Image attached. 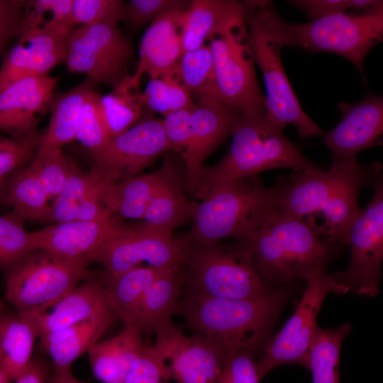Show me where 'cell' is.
<instances>
[{
    "label": "cell",
    "mask_w": 383,
    "mask_h": 383,
    "mask_svg": "<svg viewBox=\"0 0 383 383\" xmlns=\"http://www.w3.org/2000/svg\"><path fill=\"white\" fill-rule=\"evenodd\" d=\"M252 350L238 348L227 357V367L231 383H260Z\"/></svg>",
    "instance_id": "cell-49"
},
{
    "label": "cell",
    "mask_w": 383,
    "mask_h": 383,
    "mask_svg": "<svg viewBox=\"0 0 383 383\" xmlns=\"http://www.w3.org/2000/svg\"><path fill=\"white\" fill-rule=\"evenodd\" d=\"M4 304L0 301V321L3 316Z\"/></svg>",
    "instance_id": "cell-54"
},
{
    "label": "cell",
    "mask_w": 383,
    "mask_h": 383,
    "mask_svg": "<svg viewBox=\"0 0 383 383\" xmlns=\"http://www.w3.org/2000/svg\"><path fill=\"white\" fill-rule=\"evenodd\" d=\"M350 331L349 323L333 329L318 327L309 355L312 383H340V349Z\"/></svg>",
    "instance_id": "cell-35"
},
{
    "label": "cell",
    "mask_w": 383,
    "mask_h": 383,
    "mask_svg": "<svg viewBox=\"0 0 383 383\" xmlns=\"http://www.w3.org/2000/svg\"><path fill=\"white\" fill-rule=\"evenodd\" d=\"M23 0H0V55L18 37L24 17Z\"/></svg>",
    "instance_id": "cell-48"
},
{
    "label": "cell",
    "mask_w": 383,
    "mask_h": 383,
    "mask_svg": "<svg viewBox=\"0 0 383 383\" xmlns=\"http://www.w3.org/2000/svg\"><path fill=\"white\" fill-rule=\"evenodd\" d=\"M174 72L195 103L206 99L217 100L213 56L209 45L182 53Z\"/></svg>",
    "instance_id": "cell-36"
},
{
    "label": "cell",
    "mask_w": 383,
    "mask_h": 383,
    "mask_svg": "<svg viewBox=\"0 0 383 383\" xmlns=\"http://www.w3.org/2000/svg\"><path fill=\"white\" fill-rule=\"evenodd\" d=\"M104 182L93 169L82 170L75 164L59 194L50 205L48 223H59L74 221L77 204L88 196L102 189Z\"/></svg>",
    "instance_id": "cell-37"
},
{
    "label": "cell",
    "mask_w": 383,
    "mask_h": 383,
    "mask_svg": "<svg viewBox=\"0 0 383 383\" xmlns=\"http://www.w3.org/2000/svg\"><path fill=\"white\" fill-rule=\"evenodd\" d=\"M48 371L45 365L33 360L28 369L15 382L16 383H45Z\"/></svg>",
    "instance_id": "cell-50"
},
{
    "label": "cell",
    "mask_w": 383,
    "mask_h": 383,
    "mask_svg": "<svg viewBox=\"0 0 383 383\" xmlns=\"http://www.w3.org/2000/svg\"><path fill=\"white\" fill-rule=\"evenodd\" d=\"M99 96L95 91L86 99L75 138L88 150L93 160L106 150L111 140L102 116Z\"/></svg>",
    "instance_id": "cell-40"
},
{
    "label": "cell",
    "mask_w": 383,
    "mask_h": 383,
    "mask_svg": "<svg viewBox=\"0 0 383 383\" xmlns=\"http://www.w3.org/2000/svg\"><path fill=\"white\" fill-rule=\"evenodd\" d=\"M182 267L160 269L146 289L134 323L143 334L155 333L177 312L183 284Z\"/></svg>",
    "instance_id": "cell-26"
},
{
    "label": "cell",
    "mask_w": 383,
    "mask_h": 383,
    "mask_svg": "<svg viewBox=\"0 0 383 383\" xmlns=\"http://www.w3.org/2000/svg\"><path fill=\"white\" fill-rule=\"evenodd\" d=\"M127 3L121 0H74L73 26L109 25L118 27L125 21Z\"/></svg>",
    "instance_id": "cell-42"
},
{
    "label": "cell",
    "mask_w": 383,
    "mask_h": 383,
    "mask_svg": "<svg viewBox=\"0 0 383 383\" xmlns=\"http://www.w3.org/2000/svg\"><path fill=\"white\" fill-rule=\"evenodd\" d=\"M160 269L140 265L113 277L103 279L107 305L125 327H134L145 292Z\"/></svg>",
    "instance_id": "cell-33"
},
{
    "label": "cell",
    "mask_w": 383,
    "mask_h": 383,
    "mask_svg": "<svg viewBox=\"0 0 383 383\" xmlns=\"http://www.w3.org/2000/svg\"><path fill=\"white\" fill-rule=\"evenodd\" d=\"M144 108L166 116L174 111L192 109L195 102L174 72L162 77L150 79L141 93Z\"/></svg>",
    "instance_id": "cell-38"
},
{
    "label": "cell",
    "mask_w": 383,
    "mask_h": 383,
    "mask_svg": "<svg viewBox=\"0 0 383 383\" xmlns=\"http://www.w3.org/2000/svg\"><path fill=\"white\" fill-rule=\"evenodd\" d=\"M242 13L238 1H190L182 28V53L204 45L213 33Z\"/></svg>",
    "instance_id": "cell-29"
},
{
    "label": "cell",
    "mask_w": 383,
    "mask_h": 383,
    "mask_svg": "<svg viewBox=\"0 0 383 383\" xmlns=\"http://www.w3.org/2000/svg\"><path fill=\"white\" fill-rule=\"evenodd\" d=\"M73 26H21L18 42L4 57L0 67V92L14 82L48 74L65 63Z\"/></svg>",
    "instance_id": "cell-17"
},
{
    "label": "cell",
    "mask_w": 383,
    "mask_h": 383,
    "mask_svg": "<svg viewBox=\"0 0 383 383\" xmlns=\"http://www.w3.org/2000/svg\"><path fill=\"white\" fill-rule=\"evenodd\" d=\"M30 164L50 199H54L76 163L65 154L62 148L47 149L39 147Z\"/></svg>",
    "instance_id": "cell-41"
},
{
    "label": "cell",
    "mask_w": 383,
    "mask_h": 383,
    "mask_svg": "<svg viewBox=\"0 0 383 383\" xmlns=\"http://www.w3.org/2000/svg\"><path fill=\"white\" fill-rule=\"evenodd\" d=\"M106 307L104 279L91 276L48 309L22 312L40 338L84 321Z\"/></svg>",
    "instance_id": "cell-23"
},
{
    "label": "cell",
    "mask_w": 383,
    "mask_h": 383,
    "mask_svg": "<svg viewBox=\"0 0 383 383\" xmlns=\"http://www.w3.org/2000/svg\"><path fill=\"white\" fill-rule=\"evenodd\" d=\"M322 235L311 222L276 210L250 235L238 241L266 281L285 284L325 267L335 243Z\"/></svg>",
    "instance_id": "cell-3"
},
{
    "label": "cell",
    "mask_w": 383,
    "mask_h": 383,
    "mask_svg": "<svg viewBox=\"0 0 383 383\" xmlns=\"http://www.w3.org/2000/svg\"><path fill=\"white\" fill-rule=\"evenodd\" d=\"M240 111L218 101L206 99L195 103L191 120V137L180 157L184 164V189L200 197V177L209 155L233 134Z\"/></svg>",
    "instance_id": "cell-18"
},
{
    "label": "cell",
    "mask_w": 383,
    "mask_h": 383,
    "mask_svg": "<svg viewBox=\"0 0 383 383\" xmlns=\"http://www.w3.org/2000/svg\"><path fill=\"white\" fill-rule=\"evenodd\" d=\"M165 151H169L163 121L144 108L129 129L112 138L106 150L94 161L102 180L113 184L138 174Z\"/></svg>",
    "instance_id": "cell-14"
},
{
    "label": "cell",
    "mask_w": 383,
    "mask_h": 383,
    "mask_svg": "<svg viewBox=\"0 0 383 383\" xmlns=\"http://www.w3.org/2000/svg\"><path fill=\"white\" fill-rule=\"evenodd\" d=\"M303 279L306 281V288L294 313L255 362L260 380L282 365L309 367L310 348L318 328V313L326 296L330 292L338 294V287L333 274L326 273L322 267L309 271Z\"/></svg>",
    "instance_id": "cell-11"
},
{
    "label": "cell",
    "mask_w": 383,
    "mask_h": 383,
    "mask_svg": "<svg viewBox=\"0 0 383 383\" xmlns=\"http://www.w3.org/2000/svg\"><path fill=\"white\" fill-rule=\"evenodd\" d=\"M182 245L183 284L187 283L191 294L216 298L252 299L275 290L257 272L239 242L231 246L218 243Z\"/></svg>",
    "instance_id": "cell-7"
},
{
    "label": "cell",
    "mask_w": 383,
    "mask_h": 383,
    "mask_svg": "<svg viewBox=\"0 0 383 383\" xmlns=\"http://www.w3.org/2000/svg\"><path fill=\"white\" fill-rule=\"evenodd\" d=\"M57 78L48 74L23 78L0 92V131L18 140L41 137L40 119L50 111Z\"/></svg>",
    "instance_id": "cell-19"
},
{
    "label": "cell",
    "mask_w": 383,
    "mask_h": 383,
    "mask_svg": "<svg viewBox=\"0 0 383 383\" xmlns=\"http://www.w3.org/2000/svg\"><path fill=\"white\" fill-rule=\"evenodd\" d=\"M372 199L354 221L346 243L350 260L345 271L333 274L338 294L353 292L374 296L379 292L383 260V180L382 171L372 185Z\"/></svg>",
    "instance_id": "cell-12"
},
{
    "label": "cell",
    "mask_w": 383,
    "mask_h": 383,
    "mask_svg": "<svg viewBox=\"0 0 383 383\" xmlns=\"http://www.w3.org/2000/svg\"><path fill=\"white\" fill-rule=\"evenodd\" d=\"M342 118L331 131L323 133L333 163L355 161L362 150L379 144L383 132V99L368 94L356 104H338Z\"/></svg>",
    "instance_id": "cell-21"
},
{
    "label": "cell",
    "mask_w": 383,
    "mask_h": 383,
    "mask_svg": "<svg viewBox=\"0 0 383 383\" xmlns=\"http://www.w3.org/2000/svg\"><path fill=\"white\" fill-rule=\"evenodd\" d=\"M155 334L152 346L177 383H215L222 374L230 353L204 335L187 336L172 321Z\"/></svg>",
    "instance_id": "cell-16"
},
{
    "label": "cell",
    "mask_w": 383,
    "mask_h": 383,
    "mask_svg": "<svg viewBox=\"0 0 383 383\" xmlns=\"http://www.w3.org/2000/svg\"><path fill=\"white\" fill-rule=\"evenodd\" d=\"M215 383H231L228 372L226 365L222 374Z\"/></svg>",
    "instance_id": "cell-52"
},
{
    "label": "cell",
    "mask_w": 383,
    "mask_h": 383,
    "mask_svg": "<svg viewBox=\"0 0 383 383\" xmlns=\"http://www.w3.org/2000/svg\"><path fill=\"white\" fill-rule=\"evenodd\" d=\"M50 197L30 162L11 174L0 192V205L12 207L25 221L48 223Z\"/></svg>",
    "instance_id": "cell-30"
},
{
    "label": "cell",
    "mask_w": 383,
    "mask_h": 383,
    "mask_svg": "<svg viewBox=\"0 0 383 383\" xmlns=\"http://www.w3.org/2000/svg\"><path fill=\"white\" fill-rule=\"evenodd\" d=\"M208 41L213 56L217 100L237 111L265 105L243 11Z\"/></svg>",
    "instance_id": "cell-9"
},
{
    "label": "cell",
    "mask_w": 383,
    "mask_h": 383,
    "mask_svg": "<svg viewBox=\"0 0 383 383\" xmlns=\"http://www.w3.org/2000/svg\"><path fill=\"white\" fill-rule=\"evenodd\" d=\"M187 0H130L127 3L125 21L131 34L135 33L148 22L168 12L185 11Z\"/></svg>",
    "instance_id": "cell-44"
},
{
    "label": "cell",
    "mask_w": 383,
    "mask_h": 383,
    "mask_svg": "<svg viewBox=\"0 0 383 383\" xmlns=\"http://www.w3.org/2000/svg\"><path fill=\"white\" fill-rule=\"evenodd\" d=\"M170 369L152 345H145L133 361L123 383H169Z\"/></svg>",
    "instance_id": "cell-43"
},
{
    "label": "cell",
    "mask_w": 383,
    "mask_h": 383,
    "mask_svg": "<svg viewBox=\"0 0 383 383\" xmlns=\"http://www.w3.org/2000/svg\"><path fill=\"white\" fill-rule=\"evenodd\" d=\"M4 137V136H3V135H0V143H1V140H3Z\"/></svg>",
    "instance_id": "cell-55"
},
{
    "label": "cell",
    "mask_w": 383,
    "mask_h": 383,
    "mask_svg": "<svg viewBox=\"0 0 383 383\" xmlns=\"http://www.w3.org/2000/svg\"><path fill=\"white\" fill-rule=\"evenodd\" d=\"M380 171L378 163L366 165L355 160L332 163L326 172H296L275 185L277 210L300 218L321 214L322 234L333 243H346L361 211L359 191L372 185Z\"/></svg>",
    "instance_id": "cell-1"
},
{
    "label": "cell",
    "mask_w": 383,
    "mask_h": 383,
    "mask_svg": "<svg viewBox=\"0 0 383 383\" xmlns=\"http://www.w3.org/2000/svg\"><path fill=\"white\" fill-rule=\"evenodd\" d=\"M45 383H83L77 379L71 370V367H54V370Z\"/></svg>",
    "instance_id": "cell-51"
},
{
    "label": "cell",
    "mask_w": 383,
    "mask_h": 383,
    "mask_svg": "<svg viewBox=\"0 0 383 383\" xmlns=\"http://www.w3.org/2000/svg\"><path fill=\"white\" fill-rule=\"evenodd\" d=\"M132 55L129 38L118 27L82 26L71 34L65 63L71 72L113 88L130 74L128 65Z\"/></svg>",
    "instance_id": "cell-13"
},
{
    "label": "cell",
    "mask_w": 383,
    "mask_h": 383,
    "mask_svg": "<svg viewBox=\"0 0 383 383\" xmlns=\"http://www.w3.org/2000/svg\"><path fill=\"white\" fill-rule=\"evenodd\" d=\"M97 84L87 77L74 88L53 95L50 106V123L41 135L40 148H62L75 140L83 105L89 95L95 91Z\"/></svg>",
    "instance_id": "cell-28"
},
{
    "label": "cell",
    "mask_w": 383,
    "mask_h": 383,
    "mask_svg": "<svg viewBox=\"0 0 383 383\" xmlns=\"http://www.w3.org/2000/svg\"><path fill=\"white\" fill-rule=\"evenodd\" d=\"M185 11H174L157 17L145 31L139 60L133 77L139 84L144 74L150 79L172 73L180 58L182 28Z\"/></svg>",
    "instance_id": "cell-22"
},
{
    "label": "cell",
    "mask_w": 383,
    "mask_h": 383,
    "mask_svg": "<svg viewBox=\"0 0 383 383\" xmlns=\"http://www.w3.org/2000/svg\"><path fill=\"white\" fill-rule=\"evenodd\" d=\"M181 173L179 168L155 195L141 220L143 226L172 232L192 220L197 202L186 197Z\"/></svg>",
    "instance_id": "cell-32"
},
{
    "label": "cell",
    "mask_w": 383,
    "mask_h": 383,
    "mask_svg": "<svg viewBox=\"0 0 383 383\" xmlns=\"http://www.w3.org/2000/svg\"><path fill=\"white\" fill-rule=\"evenodd\" d=\"M24 221L13 211L0 216V270L6 274L34 251Z\"/></svg>",
    "instance_id": "cell-39"
},
{
    "label": "cell",
    "mask_w": 383,
    "mask_h": 383,
    "mask_svg": "<svg viewBox=\"0 0 383 383\" xmlns=\"http://www.w3.org/2000/svg\"><path fill=\"white\" fill-rule=\"evenodd\" d=\"M89 264L34 250L7 274L5 298L18 311L48 309L92 276Z\"/></svg>",
    "instance_id": "cell-10"
},
{
    "label": "cell",
    "mask_w": 383,
    "mask_h": 383,
    "mask_svg": "<svg viewBox=\"0 0 383 383\" xmlns=\"http://www.w3.org/2000/svg\"><path fill=\"white\" fill-rule=\"evenodd\" d=\"M116 316L106 307L93 316L39 338L40 345L54 367H71L72 362L98 341Z\"/></svg>",
    "instance_id": "cell-25"
},
{
    "label": "cell",
    "mask_w": 383,
    "mask_h": 383,
    "mask_svg": "<svg viewBox=\"0 0 383 383\" xmlns=\"http://www.w3.org/2000/svg\"><path fill=\"white\" fill-rule=\"evenodd\" d=\"M36 330L22 311L3 314L0 321V365L16 380L32 362Z\"/></svg>",
    "instance_id": "cell-31"
},
{
    "label": "cell",
    "mask_w": 383,
    "mask_h": 383,
    "mask_svg": "<svg viewBox=\"0 0 383 383\" xmlns=\"http://www.w3.org/2000/svg\"><path fill=\"white\" fill-rule=\"evenodd\" d=\"M184 249L172 232L142 226L116 238L93 254L89 262H97L104 267V278L122 274L146 262L156 268L182 266Z\"/></svg>",
    "instance_id": "cell-15"
},
{
    "label": "cell",
    "mask_w": 383,
    "mask_h": 383,
    "mask_svg": "<svg viewBox=\"0 0 383 383\" xmlns=\"http://www.w3.org/2000/svg\"><path fill=\"white\" fill-rule=\"evenodd\" d=\"M11 379L0 365V383H11Z\"/></svg>",
    "instance_id": "cell-53"
},
{
    "label": "cell",
    "mask_w": 383,
    "mask_h": 383,
    "mask_svg": "<svg viewBox=\"0 0 383 383\" xmlns=\"http://www.w3.org/2000/svg\"><path fill=\"white\" fill-rule=\"evenodd\" d=\"M289 4L304 11L311 20L345 12H371L382 7V1L377 0H293Z\"/></svg>",
    "instance_id": "cell-46"
},
{
    "label": "cell",
    "mask_w": 383,
    "mask_h": 383,
    "mask_svg": "<svg viewBox=\"0 0 383 383\" xmlns=\"http://www.w3.org/2000/svg\"><path fill=\"white\" fill-rule=\"evenodd\" d=\"M40 138L18 140L4 137L0 143V192L4 181L11 174L26 166L34 159Z\"/></svg>",
    "instance_id": "cell-45"
},
{
    "label": "cell",
    "mask_w": 383,
    "mask_h": 383,
    "mask_svg": "<svg viewBox=\"0 0 383 383\" xmlns=\"http://www.w3.org/2000/svg\"><path fill=\"white\" fill-rule=\"evenodd\" d=\"M178 169L177 157L172 152L167 153L162 166L155 172L137 174L113 184L105 182L101 201L113 214L142 220L155 195Z\"/></svg>",
    "instance_id": "cell-24"
},
{
    "label": "cell",
    "mask_w": 383,
    "mask_h": 383,
    "mask_svg": "<svg viewBox=\"0 0 383 383\" xmlns=\"http://www.w3.org/2000/svg\"><path fill=\"white\" fill-rule=\"evenodd\" d=\"M289 294L284 289L252 299L208 297L189 293L179 301L177 311L189 326L228 353L252 350L262 340Z\"/></svg>",
    "instance_id": "cell-5"
},
{
    "label": "cell",
    "mask_w": 383,
    "mask_h": 383,
    "mask_svg": "<svg viewBox=\"0 0 383 383\" xmlns=\"http://www.w3.org/2000/svg\"><path fill=\"white\" fill-rule=\"evenodd\" d=\"M276 187H267L260 178L238 179L210 187L197 202L184 245H207L234 238L242 240L277 210Z\"/></svg>",
    "instance_id": "cell-4"
},
{
    "label": "cell",
    "mask_w": 383,
    "mask_h": 383,
    "mask_svg": "<svg viewBox=\"0 0 383 383\" xmlns=\"http://www.w3.org/2000/svg\"><path fill=\"white\" fill-rule=\"evenodd\" d=\"M232 135L226 155L214 165L203 167L200 198L216 184L268 170L290 168L302 172L321 169L268 118L265 105L240 110Z\"/></svg>",
    "instance_id": "cell-2"
},
{
    "label": "cell",
    "mask_w": 383,
    "mask_h": 383,
    "mask_svg": "<svg viewBox=\"0 0 383 383\" xmlns=\"http://www.w3.org/2000/svg\"><path fill=\"white\" fill-rule=\"evenodd\" d=\"M192 109L174 111L162 119L169 151L181 155L187 147L191 137Z\"/></svg>",
    "instance_id": "cell-47"
},
{
    "label": "cell",
    "mask_w": 383,
    "mask_h": 383,
    "mask_svg": "<svg viewBox=\"0 0 383 383\" xmlns=\"http://www.w3.org/2000/svg\"><path fill=\"white\" fill-rule=\"evenodd\" d=\"M140 84L129 74L112 90L100 95L99 104L111 138L129 129L141 116L144 106Z\"/></svg>",
    "instance_id": "cell-34"
},
{
    "label": "cell",
    "mask_w": 383,
    "mask_h": 383,
    "mask_svg": "<svg viewBox=\"0 0 383 383\" xmlns=\"http://www.w3.org/2000/svg\"><path fill=\"white\" fill-rule=\"evenodd\" d=\"M255 62L260 67L266 88V113L282 131L294 126L302 138L323 132L301 108L281 60L283 48L272 33L264 11V0L240 1Z\"/></svg>",
    "instance_id": "cell-8"
},
{
    "label": "cell",
    "mask_w": 383,
    "mask_h": 383,
    "mask_svg": "<svg viewBox=\"0 0 383 383\" xmlns=\"http://www.w3.org/2000/svg\"><path fill=\"white\" fill-rule=\"evenodd\" d=\"M144 346L143 333L134 327H125L116 335L98 341L87 353L93 374L102 383H123Z\"/></svg>",
    "instance_id": "cell-27"
},
{
    "label": "cell",
    "mask_w": 383,
    "mask_h": 383,
    "mask_svg": "<svg viewBox=\"0 0 383 383\" xmlns=\"http://www.w3.org/2000/svg\"><path fill=\"white\" fill-rule=\"evenodd\" d=\"M264 11L282 47L337 54L352 62L362 74L366 55L383 38V9L342 12L304 23H292L282 18L271 1H265Z\"/></svg>",
    "instance_id": "cell-6"
},
{
    "label": "cell",
    "mask_w": 383,
    "mask_h": 383,
    "mask_svg": "<svg viewBox=\"0 0 383 383\" xmlns=\"http://www.w3.org/2000/svg\"><path fill=\"white\" fill-rule=\"evenodd\" d=\"M131 229L112 217L96 221L53 223L30 232V238L33 250H43L67 260L90 263V257L104 245Z\"/></svg>",
    "instance_id": "cell-20"
}]
</instances>
